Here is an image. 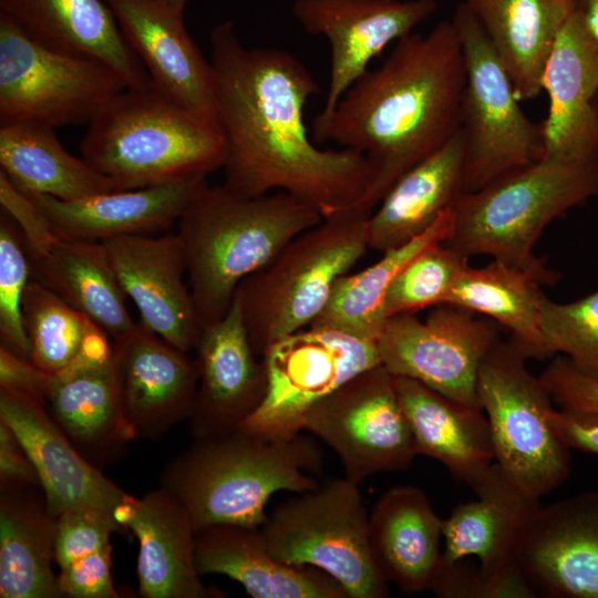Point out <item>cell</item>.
Instances as JSON below:
<instances>
[{"label": "cell", "instance_id": "obj_1", "mask_svg": "<svg viewBox=\"0 0 598 598\" xmlns=\"http://www.w3.org/2000/svg\"><path fill=\"white\" fill-rule=\"evenodd\" d=\"M216 122L226 142L224 186L246 197L288 193L322 217L358 208L369 184L365 157L324 150L303 112L320 92L306 65L276 48H247L231 21L210 32Z\"/></svg>", "mask_w": 598, "mask_h": 598}, {"label": "cell", "instance_id": "obj_2", "mask_svg": "<svg viewBox=\"0 0 598 598\" xmlns=\"http://www.w3.org/2000/svg\"><path fill=\"white\" fill-rule=\"evenodd\" d=\"M465 62L454 23L396 41L381 66L367 71L334 110L312 122L317 142L361 153L369 184L359 207L371 214L409 169L460 128Z\"/></svg>", "mask_w": 598, "mask_h": 598}, {"label": "cell", "instance_id": "obj_3", "mask_svg": "<svg viewBox=\"0 0 598 598\" xmlns=\"http://www.w3.org/2000/svg\"><path fill=\"white\" fill-rule=\"evenodd\" d=\"M322 219L315 207L285 192L246 197L205 184L179 217L176 233L203 326L224 318L240 282Z\"/></svg>", "mask_w": 598, "mask_h": 598}, {"label": "cell", "instance_id": "obj_4", "mask_svg": "<svg viewBox=\"0 0 598 598\" xmlns=\"http://www.w3.org/2000/svg\"><path fill=\"white\" fill-rule=\"evenodd\" d=\"M322 458L320 446L300 433L267 437L237 429L195 439L165 465L161 487L185 508L196 532L221 524L260 527L275 493L320 484Z\"/></svg>", "mask_w": 598, "mask_h": 598}, {"label": "cell", "instance_id": "obj_5", "mask_svg": "<svg viewBox=\"0 0 598 598\" xmlns=\"http://www.w3.org/2000/svg\"><path fill=\"white\" fill-rule=\"evenodd\" d=\"M87 125L82 157L124 189L208 175L225 164L226 142L217 122L157 90H124Z\"/></svg>", "mask_w": 598, "mask_h": 598}, {"label": "cell", "instance_id": "obj_6", "mask_svg": "<svg viewBox=\"0 0 598 598\" xmlns=\"http://www.w3.org/2000/svg\"><path fill=\"white\" fill-rule=\"evenodd\" d=\"M598 197V150L577 157L544 155L454 204L444 244L466 257L487 255L512 265L537 262L544 229L569 209Z\"/></svg>", "mask_w": 598, "mask_h": 598}, {"label": "cell", "instance_id": "obj_7", "mask_svg": "<svg viewBox=\"0 0 598 598\" xmlns=\"http://www.w3.org/2000/svg\"><path fill=\"white\" fill-rule=\"evenodd\" d=\"M370 215L352 208L324 217L240 282L235 299L258 355L319 317L338 279L369 249Z\"/></svg>", "mask_w": 598, "mask_h": 598}, {"label": "cell", "instance_id": "obj_8", "mask_svg": "<svg viewBox=\"0 0 598 598\" xmlns=\"http://www.w3.org/2000/svg\"><path fill=\"white\" fill-rule=\"evenodd\" d=\"M527 353L511 338L482 362L476 393L487 419L495 464L506 480L539 501L571 471V450L551 421L553 398L534 375Z\"/></svg>", "mask_w": 598, "mask_h": 598}, {"label": "cell", "instance_id": "obj_9", "mask_svg": "<svg viewBox=\"0 0 598 598\" xmlns=\"http://www.w3.org/2000/svg\"><path fill=\"white\" fill-rule=\"evenodd\" d=\"M359 486L344 476L297 493L267 514L260 530L278 560L323 570L349 598H384L389 584L371 556Z\"/></svg>", "mask_w": 598, "mask_h": 598}, {"label": "cell", "instance_id": "obj_10", "mask_svg": "<svg viewBox=\"0 0 598 598\" xmlns=\"http://www.w3.org/2000/svg\"><path fill=\"white\" fill-rule=\"evenodd\" d=\"M452 22L466 74L460 123L463 193H472L539 161L545 144L542 125L522 110L506 69L464 2L457 4Z\"/></svg>", "mask_w": 598, "mask_h": 598}, {"label": "cell", "instance_id": "obj_11", "mask_svg": "<svg viewBox=\"0 0 598 598\" xmlns=\"http://www.w3.org/2000/svg\"><path fill=\"white\" fill-rule=\"evenodd\" d=\"M126 89L105 63L50 49L0 12V125L89 124Z\"/></svg>", "mask_w": 598, "mask_h": 598}, {"label": "cell", "instance_id": "obj_12", "mask_svg": "<svg viewBox=\"0 0 598 598\" xmlns=\"http://www.w3.org/2000/svg\"><path fill=\"white\" fill-rule=\"evenodd\" d=\"M261 357L266 394L239 429L267 437L301 433L316 403L361 372L382 365L377 340L312 326L276 341Z\"/></svg>", "mask_w": 598, "mask_h": 598}, {"label": "cell", "instance_id": "obj_13", "mask_svg": "<svg viewBox=\"0 0 598 598\" xmlns=\"http://www.w3.org/2000/svg\"><path fill=\"white\" fill-rule=\"evenodd\" d=\"M303 431L330 446L344 476L357 484L377 473L405 471L419 455L394 375L382 365L316 403L305 416Z\"/></svg>", "mask_w": 598, "mask_h": 598}, {"label": "cell", "instance_id": "obj_14", "mask_svg": "<svg viewBox=\"0 0 598 598\" xmlns=\"http://www.w3.org/2000/svg\"><path fill=\"white\" fill-rule=\"evenodd\" d=\"M478 316L442 303L433 307L424 321L414 313L389 317L377 339L382 367L394 377L417 380L451 399L481 408L478 371L501 338L496 322Z\"/></svg>", "mask_w": 598, "mask_h": 598}, {"label": "cell", "instance_id": "obj_15", "mask_svg": "<svg viewBox=\"0 0 598 598\" xmlns=\"http://www.w3.org/2000/svg\"><path fill=\"white\" fill-rule=\"evenodd\" d=\"M472 489L477 499L457 505L443 519V561L477 557L482 598L537 597L518 554L539 501L514 486L495 463Z\"/></svg>", "mask_w": 598, "mask_h": 598}, {"label": "cell", "instance_id": "obj_16", "mask_svg": "<svg viewBox=\"0 0 598 598\" xmlns=\"http://www.w3.org/2000/svg\"><path fill=\"white\" fill-rule=\"evenodd\" d=\"M436 9L435 0H295L297 22L330 44L329 86L320 114L331 113L377 55Z\"/></svg>", "mask_w": 598, "mask_h": 598}, {"label": "cell", "instance_id": "obj_17", "mask_svg": "<svg viewBox=\"0 0 598 598\" xmlns=\"http://www.w3.org/2000/svg\"><path fill=\"white\" fill-rule=\"evenodd\" d=\"M113 369L120 406L136 439H159L190 419L198 385L195 359L142 323L114 341Z\"/></svg>", "mask_w": 598, "mask_h": 598}, {"label": "cell", "instance_id": "obj_18", "mask_svg": "<svg viewBox=\"0 0 598 598\" xmlns=\"http://www.w3.org/2000/svg\"><path fill=\"white\" fill-rule=\"evenodd\" d=\"M141 323L177 350H195L203 323L188 283L186 260L177 236L131 235L102 241Z\"/></svg>", "mask_w": 598, "mask_h": 598}, {"label": "cell", "instance_id": "obj_19", "mask_svg": "<svg viewBox=\"0 0 598 598\" xmlns=\"http://www.w3.org/2000/svg\"><path fill=\"white\" fill-rule=\"evenodd\" d=\"M155 89L181 107L216 121L214 73L169 0H104Z\"/></svg>", "mask_w": 598, "mask_h": 598}, {"label": "cell", "instance_id": "obj_20", "mask_svg": "<svg viewBox=\"0 0 598 598\" xmlns=\"http://www.w3.org/2000/svg\"><path fill=\"white\" fill-rule=\"evenodd\" d=\"M195 351L198 385L189 419L193 436L212 437L239 429L265 398L267 371L235 298L224 318L203 326Z\"/></svg>", "mask_w": 598, "mask_h": 598}, {"label": "cell", "instance_id": "obj_21", "mask_svg": "<svg viewBox=\"0 0 598 598\" xmlns=\"http://www.w3.org/2000/svg\"><path fill=\"white\" fill-rule=\"evenodd\" d=\"M518 565L537 596L598 598V489L540 505Z\"/></svg>", "mask_w": 598, "mask_h": 598}, {"label": "cell", "instance_id": "obj_22", "mask_svg": "<svg viewBox=\"0 0 598 598\" xmlns=\"http://www.w3.org/2000/svg\"><path fill=\"white\" fill-rule=\"evenodd\" d=\"M0 420L16 433L38 472L50 513L94 508L115 516L130 494L87 462L41 400L0 389Z\"/></svg>", "mask_w": 598, "mask_h": 598}, {"label": "cell", "instance_id": "obj_23", "mask_svg": "<svg viewBox=\"0 0 598 598\" xmlns=\"http://www.w3.org/2000/svg\"><path fill=\"white\" fill-rule=\"evenodd\" d=\"M44 405L81 455L100 470L118 462L136 439L120 406L113 350L82 354L52 374Z\"/></svg>", "mask_w": 598, "mask_h": 598}, {"label": "cell", "instance_id": "obj_24", "mask_svg": "<svg viewBox=\"0 0 598 598\" xmlns=\"http://www.w3.org/2000/svg\"><path fill=\"white\" fill-rule=\"evenodd\" d=\"M548 113L545 155L577 157L598 150V48L575 10L559 31L543 74Z\"/></svg>", "mask_w": 598, "mask_h": 598}, {"label": "cell", "instance_id": "obj_25", "mask_svg": "<svg viewBox=\"0 0 598 598\" xmlns=\"http://www.w3.org/2000/svg\"><path fill=\"white\" fill-rule=\"evenodd\" d=\"M205 184L207 175H195L162 185L107 192L76 200L21 192L60 234L104 241L131 235H153L177 224Z\"/></svg>", "mask_w": 598, "mask_h": 598}, {"label": "cell", "instance_id": "obj_26", "mask_svg": "<svg viewBox=\"0 0 598 598\" xmlns=\"http://www.w3.org/2000/svg\"><path fill=\"white\" fill-rule=\"evenodd\" d=\"M115 519L138 540V592L144 598L210 596L195 560L193 523L179 502L161 486L136 498L128 495Z\"/></svg>", "mask_w": 598, "mask_h": 598}, {"label": "cell", "instance_id": "obj_27", "mask_svg": "<svg viewBox=\"0 0 598 598\" xmlns=\"http://www.w3.org/2000/svg\"><path fill=\"white\" fill-rule=\"evenodd\" d=\"M0 12L43 45L99 60L135 90H156L104 0H0Z\"/></svg>", "mask_w": 598, "mask_h": 598}, {"label": "cell", "instance_id": "obj_28", "mask_svg": "<svg viewBox=\"0 0 598 598\" xmlns=\"http://www.w3.org/2000/svg\"><path fill=\"white\" fill-rule=\"evenodd\" d=\"M25 247L32 278L86 316L113 341L136 328L102 241L68 237L52 226Z\"/></svg>", "mask_w": 598, "mask_h": 598}, {"label": "cell", "instance_id": "obj_29", "mask_svg": "<svg viewBox=\"0 0 598 598\" xmlns=\"http://www.w3.org/2000/svg\"><path fill=\"white\" fill-rule=\"evenodd\" d=\"M442 529L443 518L422 488L383 492L369 515V546L384 580L404 594L431 590L442 561Z\"/></svg>", "mask_w": 598, "mask_h": 598}, {"label": "cell", "instance_id": "obj_30", "mask_svg": "<svg viewBox=\"0 0 598 598\" xmlns=\"http://www.w3.org/2000/svg\"><path fill=\"white\" fill-rule=\"evenodd\" d=\"M195 560L202 577H229L252 598H349L323 570L278 560L258 526L221 524L197 530Z\"/></svg>", "mask_w": 598, "mask_h": 598}, {"label": "cell", "instance_id": "obj_31", "mask_svg": "<svg viewBox=\"0 0 598 598\" xmlns=\"http://www.w3.org/2000/svg\"><path fill=\"white\" fill-rule=\"evenodd\" d=\"M394 381L417 454L437 461L472 489L495 462L482 408L451 399L414 379L394 377Z\"/></svg>", "mask_w": 598, "mask_h": 598}, {"label": "cell", "instance_id": "obj_32", "mask_svg": "<svg viewBox=\"0 0 598 598\" xmlns=\"http://www.w3.org/2000/svg\"><path fill=\"white\" fill-rule=\"evenodd\" d=\"M464 142L458 131L417 163L369 217V249L384 252L425 231L463 193Z\"/></svg>", "mask_w": 598, "mask_h": 598}, {"label": "cell", "instance_id": "obj_33", "mask_svg": "<svg viewBox=\"0 0 598 598\" xmlns=\"http://www.w3.org/2000/svg\"><path fill=\"white\" fill-rule=\"evenodd\" d=\"M546 258L528 267L494 259L485 267L470 265L457 277L446 303L487 317L509 330L529 358L549 355L540 331L542 287L558 282Z\"/></svg>", "mask_w": 598, "mask_h": 598}, {"label": "cell", "instance_id": "obj_34", "mask_svg": "<svg viewBox=\"0 0 598 598\" xmlns=\"http://www.w3.org/2000/svg\"><path fill=\"white\" fill-rule=\"evenodd\" d=\"M56 530L40 486L1 485V598L63 597L52 569Z\"/></svg>", "mask_w": 598, "mask_h": 598}, {"label": "cell", "instance_id": "obj_35", "mask_svg": "<svg viewBox=\"0 0 598 598\" xmlns=\"http://www.w3.org/2000/svg\"><path fill=\"white\" fill-rule=\"evenodd\" d=\"M506 69L519 101L543 92V74L575 0H464Z\"/></svg>", "mask_w": 598, "mask_h": 598}, {"label": "cell", "instance_id": "obj_36", "mask_svg": "<svg viewBox=\"0 0 598 598\" xmlns=\"http://www.w3.org/2000/svg\"><path fill=\"white\" fill-rule=\"evenodd\" d=\"M0 167L18 189L61 200L124 189L83 157L69 153L54 127L35 122L0 125Z\"/></svg>", "mask_w": 598, "mask_h": 598}, {"label": "cell", "instance_id": "obj_37", "mask_svg": "<svg viewBox=\"0 0 598 598\" xmlns=\"http://www.w3.org/2000/svg\"><path fill=\"white\" fill-rule=\"evenodd\" d=\"M454 220L452 206L422 234L382 252L383 256L365 269L339 278L328 305L311 326L377 340L386 321L384 298L391 282L421 251L444 243L453 233Z\"/></svg>", "mask_w": 598, "mask_h": 598}, {"label": "cell", "instance_id": "obj_38", "mask_svg": "<svg viewBox=\"0 0 598 598\" xmlns=\"http://www.w3.org/2000/svg\"><path fill=\"white\" fill-rule=\"evenodd\" d=\"M126 530L100 509L79 508L58 517L54 560L63 597L116 598L112 579L113 533Z\"/></svg>", "mask_w": 598, "mask_h": 598}, {"label": "cell", "instance_id": "obj_39", "mask_svg": "<svg viewBox=\"0 0 598 598\" xmlns=\"http://www.w3.org/2000/svg\"><path fill=\"white\" fill-rule=\"evenodd\" d=\"M22 310L31 362L51 374L73 364L99 329L86 316L32 277L25 288Z\"/></svg>", "mask_w": 598, "mask_h": 598}, {"label": "cell", "instance_id": "obj_40", "mask_svg": "<svg viewBox=\"0 0 598 598\" xmlns=\"http://www.w3.org/2000/svg\"><path fill=\"white\" fill-rule=\"evenodd\" d=\"M468 259L444 243L421 251L391 282L384 298L386 319L446 303L457 277L468 266Z\"/></svg>", "mask_w": 598, "mask_h": 598}, {"label": "cell", "instance_id": "obj_41", "mask_svg": "<svg viewBox=\"0 0 598 598\" xmlns=\"http://www.w3.org/2000/svg\"><path fill=\"white\" fill-rule=\"evenodd\" d=\"M540 331L549 355H565L580 373L598 380V290L567 303L546 297Z\"/></svg>", "mask_w": 598, "mask_h": 598}, {"label": "cell", "instance_id": "obj_42", "mask_svg": "<svg viewBox=\"0 0 598 598\" xmlns=\"http://www.w3.org/2000/svg\"><path fill=\"white\" fill-rule=\"evenodd\" d=\"M31 264L22 235L13 219L0 216V346L31 361V346L23 321V298Z\"/></svg>", "mask_w": 598, "mask_h": 598}, {"label": "cell", "instance_id": "obj_43", "mask_svg": "<svg viewBox=\"0 0 598 598\" xmlns=\"http://www.w3.org/2000/svg\"><path fill=\"white\" fill-rule=\"evenodd\" d=\"M560 408L598 414V380L580 373L561 354L539 375Z\"/></svg>", "mask_w": 598, "mask_h": 598}, {"label": "cell", "instance_id": "obj_44", "mask_svg": "<svg viewBox=\"0 0 598 598\" xmlns=\"http://www.w3.org/2000/svg\"><path fill=\"white\" fill-rule=\"evenodd\" d=\"M52 374L0 346V389L34 396L44 402Z\"/></svg>", "mask_w": 598, "mask_h": 598}, {"label": "cell", "instance_id": "obj_45", "mask_svg": "<svg viewBox=\"0 0 598 598\" xmlns=\"http://www.w3.org/2000/svg\"><path fill=\"white\" fill-rule=\"evenodd\" d=\"M0 485L40 486L35 466L16 433L0 420Z\"/></svg>", "mask_w": 598, "mask_h": 598}, {"label": "cell", "instance_id": "obj_46", "mask_svg": "<svg viewBox=\"0 0 598 598\" xmlns=\"http://www.w3.org/2000/svg\"><path fill=\"white\" fill-rule=\"evenodd\" d=\"M551 421L570 450L598 455V414L560 408Z\"/></svg>", "mask_w": 598, "mask_h": 598}, {"label": "cell", "instance_id": "obj_47", "mask_svg": "<svg viewBox=\"0 0 598 598\" xmlns=\"http://www.w3.org/2000/svg\"><path fill=\"white\" fill-rule=\"evenodd\" d=\"M575 10L584 19L598 48V0H575Z\"/></svg>", "mask_w": 598, "mask_h": 598}, {"label": "cell", "instance_id": "obj_48", "mask_svg": "<svg viewBox=\"0 0 598 598\" xmlns=\"http://www.w3.org/2000/svg\"><path fill=\"white\" fill-rule=\"evenodd\" d=\"M172 1L173 3H176L178 6H182V7H185L186 3H187V0H169Z\"/></svg>", "mask_w": 598, "mask_h": 598}]
</instances>
